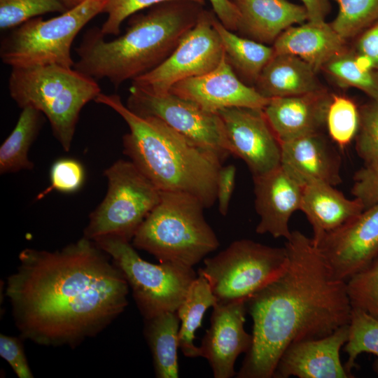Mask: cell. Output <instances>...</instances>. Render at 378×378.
I'll return each instance as SVG.
<instances>
[{"label": "cell", "instance_id": "6da1fadb", "mask_svg": "<svg viewBox=\"0 0 378 378\" xmlns=\"http://www.w3.org/2000/svg\"><path fill=\"white\" fill-rule=\"evenodd\" d=\"M6 294L24 339L76 346L97 335L127 305L129 285L110 256L83 237L60 250L25 248Z\"/></svg>", "mask_w": 378, "mask_h": 378}, {"label": "cell", "instance_id": "7a4b0ae2", "mask_svg": "<svg viewBox=\"0 0 378 378\" xmlns=\"http://www.w3.org/2000/svg\"><path fill=\"white\" fill-rule=\"evenodd\" d=\"M285 247L284 270L246 301L252 343L237 378H272L290 344L326 337L349 323L346 283L333 276L312 239L292 231Z\"/></svg>", "mask_w": 378, "mask_h": 378}, {"label": "cell", "instance_id": "3957f363", "mask_svg": "<svg viewBox=\"0 0 378 378\" xmlns=\"http://www.w3.org/2000/svg\"><path fill=\"white\" fill-rule=\"evenodd\" d=\"M204 4L173 0L134 15L126 32L106 41L100 29L83 36L76 48L74 68L95 80L107 79L117 88L159 66L197 23Z\"/></svg>", "mask_w": 378, "mask_h": 378}, {"label": "cell", "instance_id": "277c9868", "mask_svg": "<svg viewBox=\"0 0 378 378\" xmlns=\"http://www.w3.org/2000/svg\"><path fill=\"white\" fill-rule=\"evenodd\" d=\"M94 102L116 112L129 132L123 153L160 191L181 192L197 197L206 208L216 202V181L222 162L158 118L131 111L115 94L100 93Z\"/></svg>", "mask_w": 378, "mask_h": 378}, {"label": "cell", "instance_id": "5b68a950", "mask_svg": "<svg viewBox=\"0 0 378 378\" xmlns=\"http://www.w3.org/2000/svg\"><path fill=\"white\" fill-rule=\"evenodd\" d=\"M204 209L190 194L161 191L159 202L138 228L132 244L160 262L193 267L219 246Z\"/></svg>", "mask_w": 378, "mask_h": 378}, {"label": "cell", "instance_id": "8992f818", "mask_svg": "<svg viewBox=\"0 0 378 378\" xmlns=\"http://www.w3.org/2000/svg\"><path fill=\"white\" fill-rule=\"evenodd\" d=\"M8 90L19 107L33 106L48 118L65 151L71 148L82 108L101 93L95 79L59 65L12 68Z\"/></svg>", "mask_w": 378, "mask_h": 378}, {"label": "cell", "instance_id": "52a82bcc", "mask_svg": "<svg viewBox=\"0 0 378 378\" xmlns=\"http://www.w3.org/2000/svg\"><path fill=\"white\" fill-rule=\"evenodd\" d=\"M106 0H85L57 17L46 20L37 17L25 22L2 41L1 61L11 68L74 67V40L88 22L103 12Z\"/></svg>", "mask_w": 378, "mask_h": 378}, {"label": "cell", "instance_id": "ba28073f", "mask_svg": "<svg viewBox=\"0 0 378 378\" xmlns=\"http://www.w3.org/2000/svg\"><path fill=\"white\" fill-rule=\"evenodd\" d=\"M94 241L122 273L144 319L176 312L197 276L193 267L144 260L131 241L114 237H102Z\"/></svg>", "mask_w": 378, "mask_h": 378}, {"label": "cell", "instance_id": "9c48e42d", "mask_svg": "<svg viewBox=\"0 0 378 378\" xmlns=\"http://www.w3.org/2000/svg\"><path fill=\"white\" fill-rule=\"evenodd\" d=\"M106 194L90 214L84 237L92 241L114 237L132 241L160 200L161 191L131 160H118L106 169Z\"/></svg>", "mask_w": 378, "mask_h": 378}, {"label": "cell", "instance_id": "30bf717a", "mask_svg": "<svg viewBox=\"0 0 378 378\" xmlns=\"http://www.w3.org/2000/svg\"><path fill=\"white\" fill-rule=\"evenodd\" d=\"M286 247H272L251 239H239L198 270L209 283L218 303L246 300L285 267Z\"/></svg>", "mask_w": 378, "mask_h": 378}, {"label": "cell", "instance_id": "8fae6325", "mask_svg": "<svg viewBox=\"0 0 378 378\" xmlns=\"http://www.w3.org/2000/svg\"><path fill=\"white\" fill-rule=\"evenodd\" d=\"M129 92L126 106L135 113L159 118L222 162L231 155L218 113L204 111L170 92L154 93L132 84Z\"/></svg>", "mask_w": 378, "mask_h": 378}, {"label": "cell", "instance_id": "7c38bea8", "mask_svg": "<svg viewBox=\"0 0 378 378\" xmlns=\"http://www.w3.org/2000/svg\"><path fill=\"white\" fill-rule=\"evenodd\" d=\"M214 11L203 9L196 24L159 66L132 84L154 93H166L176 83L203 75L220 63L224 50L212 22Z\"/></svg>", "mask_w": 378, "mask_h": 378}, {"label": "cell", "instance_id": "4fadbf2b", "mask_svg": "<svg viewBox=\"0 0 378 378\" xmlns=\"http://www.w3.org/2000/svg\"><path fill=\"white\" fill-rule=\"evenodd\" d=\"M231 155L241 158L253 177L281 165V145L263 109L232 107L218 112Z\"/></svg>", "mask_w": 378, "mask_h": 378}, {"label": "cell", "instance_id": "5bb4252c", "mask_svg": "<svg viewBox=\"0 0 378 378\" xmlns=\"http://www.w3.org/2000/svg\"><path fill=\"white\" fill-rule=\"evenodd\" d=\"M315 246L333 276L346 281L378 257V203L327 233Z\"/></svg>", "mask_w": 378, "mask_h": 378}, {"label": "cell", "instance_id": "9a60e30c", "mask_svg": "<svg viewBox=\"0 0 378 378\" xmlns=\"http://www.w3.org/2000/svg\"><path fill=\"white\" fill-rule=\"evenodd\" d=\"M169 92L215 113L232 107L263 109L270 99L237 76L225 53L215 69L176 83Z\"/></svg>", "mask_w": 378, "mask_h": 378}, {"label": "cell", "instance_id": "2e32d148", "mask_svg": "<svg viewBox=\"0 0 378 378\" xmlns=\"http://www.w3.org/2000/svg\"><path fill=\"white\" fill-rule=\"evenodd\" d=\"M246 314L245 301L216 302L213 307L210 327L200 349L201 357L208 360L215 378L236 376L237 357L251 348L252 335L244 328Z\"/></svg>", "mask_w": 378, "mask_h": 378}, {"label": "cell", "instance_id": "e0dca14e", "mask_svg": "<svg viewBox=\"0 0 378 378\" xmlns=\"http://www.w3.org/2000/svg\"><path fill=\"white\" fill-rule=\"evenodd\" d=\"M349 324L326 337L299 340L282 353L272 378H351L340 358Z\"/></svg>", "mask_w": 378, "mask_h": 378}, {"label": "cell", "instance_id": "ac0fdd59", "mask_svg": "<svg viewBox=\"0 0 378 378\" xmlns=\"http://www.w3.org/2000/svg\"><path fill=\"white\" fill-rule=\"evenodd\" d=\"M253 180L255 209L260 217L255 232L286 240L291 234L289 220L300 210L304 186L281 165Z\"/></svg>", "mask_w": 378, "mask_h": 378}, {"label": "cell", "instance_id": "d6986e66", "mask_svg": "<svg viewBox=\"0 0 378 378\" xmlns=\"http://www.w3.org/2000/svg\"><path fill=\"white\" fill-rule=\"evenodd\" d=\"M281 145V166L302 186L322 182L335 186L342 182L340 155L321 132Z\"/></svg>", "mask_w": 378, "mask_h": 378}, {"label": "cell", "instance_id": "ffe728a7", "mask_svg": "<svg viewBox=\"0 0 378 378\" xmlns=\"http://www.w3.org/2000/svg\"><path fill=\"white\" fill-rule=\"evenodd\" d=\"M331 94L324 89L309 94L275 97L263 108L265 117L280 142L320 132Z\"/></svg>", "mask_w": 378, "mask_h": 378}, {"label": "cell", "instance_id": "44dd1931", "mask_svg": "<svg viewBox=\"0 0 378 378\" xmlns=\"http://www.w3.org/2000/svg\"><path fill=\"white\" fill-rule=\"evenodd\" d=\"M239 14L237 31L263 44H273L288 27L308 21L305 7L288 0H233Z\"/></svg>", "mask_w": 378, "mask_h": 378}, {"label": "cell", "instance_id": "7402d4cb", "mask_svg": "<svg viewBox=\"0 0 378 378\" xmlns=\"http://www.w3.org/2000/svg\"><path fill=\"white\" fill-rule=\"evenodd\" d=\"M346 41L325 21L291 26L272 44L274 55L297 56L318 72L331 59L347 50Z\"/></svg>", "mask_w": 378, "mask_h": 378}, {"label": "cell", "instance_id": "603a6c76", "mask_svg": "<svg viewBox=\"0 0 378 378\" xmlns=\"http://www.w3.org/2000/svg\"><path fill=\"white\" fill-rule=\"evenodd\" d=\"M335 187L322 182H312L303 186L300 211L312 225V239L315 245L327 233L365 210L358 199H349Z\"/></svg>", "mask_w": 378, "mask_h": 378}, {"label": "cell", "instance_id": "cb8c5ba5", "mask_svg": "<svg viewBox=\"0 0 378 378\" xmlns=\"http://www.w3.org/2000/svg\"><path fill=\"white\" fill-rule=\"evenodd\" d=\"M316 73L297 56L274 55L260 74L254 88L267 99L315 92L323 90Z\"/></svg>", "mask_w": 378, "mask_h": 378}, {"label": "cell", "instance_id": "d4e9b609", "mask_svg": "<svg viewBox=\"0 0 378 378\" xmlns=\"http://www.w3.org/2000/svg\"><path fill=\"white\" fill-rule=\"evenodd\" d=\"M212 22L227 61L244 83L254 87L262 70L274 55L272 46L234 34L220 22L215 13Z\"/></svg>", "mask_w": 378, "mask_h": 378}, {"label": "cell", "instance_id": "484cf974", "mask_svg": "<svg viewBox=\"0 0 378 378\" xmlns=\"http://www.w3.org/2000/svg\"><path fill=\"white\" fill-rule=\"evenodd\" d=\"M145 335L150 349L155 375L178 378L180 319L176 312H166L145 319Z\"/></svg>", "mask_w": 378, "mask_h": 378}, {"label": "cell", "instance_id": "4316f807", "mask_svg": "<svg viewBox=\"0 0 378 378\" xmlns=\"http://www.w3.org/2000/svg\"><path fill=\"white\" fill-rule=\"evenodd\" d=\"M42 118L43 113L33 106L22 108L14 129L0 147L1 174L34 167L28 152L41 128Z\"/></svg>", "mask_w": 378, "mask_h": 378}, {"label": "cell", "instance_id": "83f0119b", "mask_svg": "<svg viewBox=\"0 0 378 378\" xmlns=\"http://www.w3.org/2000/svg\"><path fill=\"white\" fill-rule=\"evenodd\" d=\"M216 303V299L209 283L203 275L198 274L176 310L181 321L179 349L185 356H201L200 347L194 344L195 332L201 326L206 311Z\"/></svg>", "mask_w": 378, "mask_h": 378}, {"label": "cell", "instance_id": "f1b7e54d", "mask_svg": "<svg viewBox=\"0 0 378 378\" xmlns=\"http://www.w3.org/2000/svg\"><path fill=\"white\" fill-rule=\"evenodd\" d=\"M322 69L339 85L357 88L372 99L378 97L377 71L366 67L354 51L347 50L335 56Z\"/></svg>", "mask_w": 378, "mask_h": 378}, {"label": "cell", "instance_id": "f546056e", "mask_svg": "<svg viewBox=\"0 0 378 378\" xmlns=\"http://www.w3.org/2000/svg\"><path fill=\"white\" fill-rule=\"evenodd\" d=\"M360 126V111L350 98L332 94L328 106L326 127L330 139L342 149L356 138Z\"/></svg>", "mask_w": 378, "mask_h": 378}, {"label": "cell", "instance_id": "4dcf8cb0", "mask_svg": "<svg viewBox=\"0 0 378 378\" xmlns=\"http://www.w3.org/2000/svg\"><path fill=\"white\" fill-rule=\"evenodd\" d=\"M344 346L348 355L344 367L351 375L356 360L363 353L375 355L377 359L374 363L378 364V320L360 309H351L348 339Z\"/></svg>", "mask_w": 378, "mask_h": 378}, {"label": "cell", "instance_id": "1f68e13d", "mask_svg": "<svg viewBox=\"0 0 378 378\" xmlns=\"http://www.w3.org/2000/svg\"><path fill=\"white\" fill-rule=\"evenodd\" d=\"M332 1L337 2L339 11L330 25L346 41L378 21V0Z\"/></svg>", "mask_w": 378, "mask_h": 378}, {"label": "cell", "instance_id": "d6a6232c", "mask_svg": "<svg viewBox=\"0 0 378 378\" xmlns=\"http://www.w3.org/2000/svg\"><path fill=\"white\" fill-rule=\"evenodd\" d=\"M346 283L351 309H360L378 320V257Z\"/></svg>", "mask_w": 378, "mask_h": 378}, {"label": "cell", "instance_id": "836d02e7", "mask_svg": "<svg viewBox=\"0 0 378 378\" xmlns=\"http://www.w3.org/2000/svg\"><path fill=\"white\" fill-rule=\"evenodd\" d=\"M66 10L59 0H0V28H15L39 15Z\"/></svg>", "mask_w": 378, "mask_h": 378}, {"label": "cell", "instance_id": "e575fe53", "mask_svg": "<svg viewBox=\"0 0 378 378\" xmlns=\"http://www.w3.org/2000/svg\"><path fill=\"white\" fill-rule=\"evenodd\" d=\"M356 150L365 164L378 161V97L360 110Z\"/></svg>", "mask_w": 378, "mask_h": 378}, {"label": "cell", "instance_id": "d590c367", "mask_svg": "<svg viewBox=\"0 0 378 378\" xmlns=\"http://www.w3.org/2000/svg\"><path fill=\"white\" fill-rule=\"evenodd\" d=\"M85 178V169L78 160L72 158L59 159L51 166L50 186L37 198L41 199L53 190L63 193L76 192L83 185Z\"/></svg>", "mask_w": 378, "mask_h": 378}, {"label": "cell", "instance_id": "8d00e7d4", "mask_svg": "<svg viewBox=\"0 0 378 378\" xmlns=\"http://www.w3.org/2000/svg\"><path fill=\"white\" fill-rule=\"evenodd\" d=\"M173 0H106L103 12L107 14V18L100 28L104 35L120 34L122 22L128 17L136 12L150 8L158 4ZM204 5V0H189Z\"/></svg>", "mask_w": 378, "mask_h": 378}, {"label": "cell", "instance_id": "74e56055", "mask_svg": "<svg viewBox=\"0 0 378 378\" xmlns=\"http://www.w3.org/2000/svg\"><path fill=\"white\" fill-rule=\"evenodd\" d=\"M351 193L365 209L378 203V161L365 164L355 174Z\"/></svg>", "mask_w": 378, "mask_h": 378}, {"label": "cell", "instance_id": "f35d334b", "mask_svg": "<svg viewBox=\"0 0 378 378\" xmlns=\"http://www.w3.org/2000/svg\"><path fill=\"white\" fill-rule=\"evenodd\" d=\"M0 356L7 361L19 378L34 377L18 338L1 334Z\"/></svg>", "mask_w": 378, "mask_h": 378}, {"label": "cell", "instance_id": "ab89813d", "mask_svg": "<svg viewBox=\"0 0 378 378\" xmlns=\"http://www.w3.org/2000/svg\"><path fill=\"white\" fill-rule=\"evenodd\" d=\"M354 52L366 67L378 71V21L362 32Z\"/></svg>", "mask_w": 378, "mask_h": 378}, {"label": "cell", "instance_id": "60d3db41", "mask_svg": "<svg viewBox=\"0 0 378 378\" xmlns=\"http://www.w3.org/2000/svg\"><path fill=\"white\" fill-rule=\"evenodd\" d=\"M236 167L234 164L221 166L217 176L216 201L221 215L226 216L234 189Z\"/></svg>", "mask_w": 378, "mask_h": 378}, {"label": "cell", "instance_id": "b9f144b4", "mask_svg": "<svg viewBox=\"0 0 378 378\" xmlns=\"http://www.w3.org/2000/svg\"><path fill=\"white\" fill-rule=\"evenodd\" d=\"M209 1L220 22L229 30L236 31L239 14L233 0Z\"/></svg>", "mask_w": 378, "mask_h": 378}, {"label": "cell", "instance_id": "7bdbcfd3", "mask_svg": "<svg viewBox=\"0 0 378 378\" xmlns=\"http://www.w3.org/2000/svg\"><path fill=\"white\" fill-rule=\"evenodd\" d=\"M307 9L309 21L318 22L325 21L330 10V4L328 0H300Z\"/></svg>", "mask_w": 378, "mask_h": 378}, {"label": "cell", "instance_id": "ee69618b", "mask_svg": "<svg viewBox=\"0 0 378 378\" xmlns=\"http://www.w3.org/2000/svg\"><path fill=\"white\" fill-rule=\"evenodd\" d=\"M60 2H62L65 7L69 10L71 8H73L81 3H83L85 0H59Z\"/></svg>", "mask_w": 378, "mask_h": 378}, {"label": "cell", "instance_id": "f6af8a7d", "mask_svg": "<svg viewBox=\"0 0 378 378\" xmlns=\"http://www.w3.org/2000/svg\"><path fill=\"white\" fill-rule=\"evenodd\" d=\"M374 370L378 374V364L374 363Z\"/></svg>", "mask_w": 378, "mask_h": 378}]
</instances>
